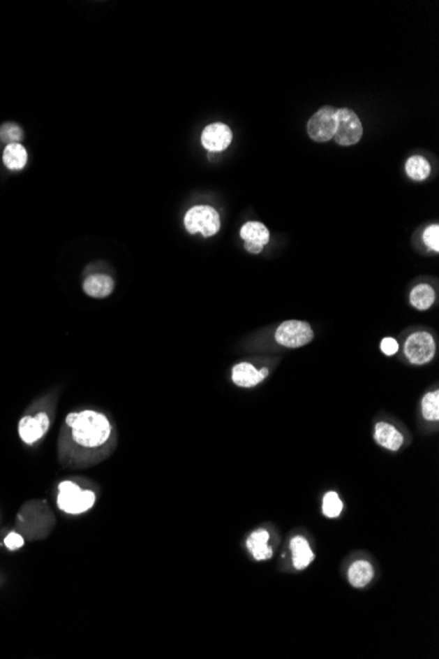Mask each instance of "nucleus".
<instances>
[{"instance_id": "obj_1", "label": "nucleus", "mask_w": 439, "mask_h": 659, "mask_svg": "<svg viewBox=\"0 0 439 659\" xmlns=\"http://www.w3.org/2000/svg\"><path fill=\"white\" fill-rule=\"evenodd\" d=\"M65 424L71 442L84 450L101 449L112 436V425L108 417L92 410L68 414Z\"/></svg>"}, {"instance_id": "obj_2", "label": "nucleus", "mask_w": 439, "mask_h": 659, "mask_svg": "<svg viewBox=\"0 0 439 659\" xmlns=\"http://www.w3.org/2000/svg\"><path fill=\"white\" fill-rule=\"evenodd\" d=\"M96 503V493L91 490H83L75 481H64L58 484L57 505L68 514H82L89 512Z\"/></svg>"}, {"instance_id": "obj_3", "label": "nucleus", "mask_w": 439, "mask_h": 659, "mask_svg": "<svg viewBox=\"0 0 439 659\" xmlns=\"http://www.w3.org/2000/svg\"><path fill=\"white\" fill-rule=\"evenodd\" d=\"M184 226L191 235L212 237L220 231V215L211 205H195L184 216Z\"/></svg>"}, {"instance_id": "obj_4", "label": "nucleus", "mask_w": 439, "mask_h": 659, "mask_svg": "<svg viewBox=\"0 0 439 659\" xmlns=\"http://www.w3.org/2000/svg\"><path fill=\"white\" fill-rule=\"evenodd\" d=\"M337 129L334 134V140L338 145H355L361 141L363 134V126L357 113L349 108H339L337 110Z\"/></svg>"}, {"instance_id": "obj_5", "label": "nucleus", "mask_w": 439, "mask_h": 659, "mask_svg": "<svg viewBox=\"0 0 439 659\" xmlns=\"http://www.w3.org/2000/svg\"><path fill=\"white\" fill-rule=\"evenodd\" d=\"M337 110L333 107H322L309 119L306 131L315 143L330 141L337 129Z\"/></svg>"}, {"instance_id": "obj_6", "label": "nucleus", "mask_w": 439, "mask_h": 659, "mask_svg": "<svg viewBox=\"0 0 439 659\" xmlns=\"http://www.w3.org/2000/svg\"><path fill=\"white\" fill-rule=\"evenodd\" d=\"M312 338L313 331L311 325L299 320L284 321L275 333V340L278 344L291 349L304 347L312 341Z\"/></svg>"}, {"instance_id": "obj_7", "label": "nucleus", "mask_w": 439, "mask_h": 659, "mask_svg": "<svg viewBox=\"0 0 439 659\" xmlns=\"http://www.w3.org/2000/svg\"><path fill=\"white\" fill-rule=\"evenodd\" d=\"M50 428V417L46 411L25 414L17 425L19 437L25 445H34L45 437Z\"/></svg>"}, {"instance_id": "obj_8", "label": "nucleus", "mask_w": 439, "mask_h": 659, "mask_svg": "<svg viewBox=\"0 0 439 659\" xmlns=\"http://www.w3.org/2000/svg\"><path fill=\"white\" fill-rule=\"evenodd\" d=\"M404 352L408 359L415 365L430 362L436 354V342L426 332H416L406 340Z\"/></svg>"}, {"instance_id": "obj_9", "label": "nucleus", "mask_w": 439, "mask_h": 659, "mask_svg": "<svg viewBox=\"0 0 439 659\" xmlns=\"http://www.w3.org/2000/svg\"><path fill=\"white\" fill-rule=\"evenodd\" d=\"M233 133L230 128L223 123H214L204 128L202 144L212 153L223 152L232 144Z\"/></svg>"}, {"instance_id": "obj_10", "label": "nucleus", "mask_w": 439, "mask_h": 659, "mask_svg": "<svg viewBox=\"0 0 439 659\" xmlns=\"http://www.w3.org/2000/svg\"><path fill=\"white\" fill-rule=\"evenodd\" d=\"M269 374V370H257L251 363L242 362L238 363L232 371V379L239 387H254L259 382L265 379Z\"/></svg>"}, {"instance_id": "obj_11", "label": "nucleus", "mask_w": 439, "mask_h": 659, "mask_svg": "<svg viewBox=\"0 0 439 659\" xmlns=\"http://www.w3.org/2000/svg\"><path fill=\"white\" fill-rule=\"evenodd\" d=\"M114 290V282L110 275L95 274L83 282V291L95 299H104Z\"/></svg>"}, {"instance_id": "obj_12", "label": "nucleus", "mask_w": 439, "mask_h": 659, "mask_svg": "<svg viewBox=\"0 0 439 659\" xmlns=\"http://www.w3.org/2000/svg\"><path fill=\"white\" fill-rule=\"evenodd\" d=\"M375 441L380 447L396 451V450H399L400 447H403L404 438H403V435L394 428V425L379 423L375 428Z\"/></svg>"}, {"instance_id": "obj_13", "label": "nucleus", "mask_w": 439, "mask_h": 659, "mask_svg": "<svg viewBox=\"0 0 439 659\" xmlns=\"http://www.w3.org/2000/svg\"><path fill=\"white\" fill-rule=\"evenodd\" d=\"M239 233H241V238L248 245L265 247V245L270 241V232L266 228V225L257 223V222H248V223L244 224Z\"/></svg>"}, {"instance_id": "obj_14", "label": "nucleus", "mask_w": 439, "mask_h": 659, "mask_svg": "<svg viewBox=\"0 0 439 659\" xmlns=\"http://www.w3.org/2000/svg\"><path fill=\"white\" fill-rule=\"evenodd\" d=\"M291 551H292L293 566L297 570H304L315 559V554L306 539L303 537H295L291 541Z\"/></svg>"}, {"instance_id": "obj_15", "label": "nucleus", "mask_w": 439, "mask_h": 659, "mask_svg": "<svg viewBox=\"0 0 439 659\" xmlns=\"http://www.w3.org/2000/svg\"><path fill=\"white\" fill-rule=\"evenodd\" d=\"M270 535L265 529H259L253 532L248 538L246 546L248 551L253 554V557L257 560H265V559L271 558L272 556V549L267 546Z\"/></svg>"}, {"instance_id": "obj_16", "label": "nucleus", "mask_w": 439, "mask_h": 659, "mask_svg": "<svg viewBox=\"0 0 439 659\" xmlns=\"http://www.w3.org/2000/svg\"><path fill=\"white\" fill-rule=\"evenodd\" d=\"M27 162H28V153L22 144H11V145L6 146L3 152V164L6 168L12 171H19L25 168Z\"/></svg>"}, {"instance_id": "obj_17", "label": "nucleus", "mask_w": 439, "mask_h": 659, "mask_svg": "<svg viewBox=\"0 0 439 659\" xmlns=\"http://www.w3.org/2000/svg\"><path fill=\"white\" fill-rule=\"evenodd\" d=\"M373 578L372 566L366 560H358L351 565L349 570V581L354 587H364Z\"/></svg>"}, {"instance_id": "obj_18", "label": "nucleus", "mask_w": 439, "mask_h": 659, "mask_svg": "<svg viewBox=\"0 0 439 659\" xmlns=\"http://www.w3.org/2000/svg\"><path fill=\"white\" fill-rule=\"evenodd\" d=\"M436 300L434 290L429 284H419L410 292V304L418 311H426Z\"/></svg>"}, {"instance_id": "obj_19", "label": "nucleus", "mask_w": 439, "mask_h": 659, "mask_svg": "<svg viewBox=\"0 0 439 659\" xmlns=\"http://www.w3.org/2000/svg\"><path fill=\"white\" fill-rule=\"evenodd\" d=\"M405 170L409 178L418 182L425 180L431 173L430 164L422 156L410 157L406 161Z\"/></svg>"}, {"instance_id": "obj_20", "label": "nucleus", "mask_w": 439, "mask_h": 659, "mask_svg": "<svg viewBox=\"0 0 439 659\" xmlns=\"http://www.w3.org/2000/svg\"><path fill=\"white\" fill-rule=\"evenodd\" d=\"M422 414L429 421L439 419V392H429L422 399Z\"/></svg>"}, {"instance_id": "obj_21", "label": "nucleus", "mask_w": 439, "mask_h": 659, "mask_svg": "<svg viewBox=\"0 0 439 659\" xmlns=\"http://www.w3.org/2000/svg\"><path fill=\"white\" fill-rule=\"evenodd\" d=\"M23 136V129L17 124L6 123L0 126V141L6 143L7 145L20 144Z\"/></svg>"}, {"instance_id": "obj_22", "label": "nucleus", "mask_w": 439, "mask_h": 659, "mask_svg": "<svg viewBox=\"0 0 439 659\" xmlns=\"http://www.w3.org/2000/svg\"><path fill=\"white\" fill-rule=\"evenodd\" d=\"M342 508H343V504L336 492H329L325 495L324 503H322V512L327 517H330V519L338 517L342 512Z\"/></svg>"}, {"instance_id": "obj_23", "label": "nucleus", "mask_w": 439, "mask_h": 659, "mask_svg": "<svg viewBox=\"0 0 439 659\" xmlns=\"http://www.w3.org/2000/svg\"><path fill=\"white\" fill-rule=\"evenodd\" d=\"M424 242L426 244L429 249H431L434 252H439V226L437 224L430 225L425 229Z\"/></svg>"}, {"instance_id": "obj_24", "label": "nucleus", "mask_w": 439, "mask_h": 659, "mask_svg": "<svg viewBox=\"0 0 439 659\" xmlns=\"http://www.w3.org/2000/svg\"><path fill=\"white\" fill-rule=\"evenodd\" d=\"M24 542L25 541H24L23 536H20L19 533H15V532L8 533L7 537L4 538V546L8 550H17V549L23 548Z\"/></svg>"}, {"instance_id": "obj_25", "label": "nucleus", "mask_w": 439, "mask_h": 659, "mask_svg": "<svg viewBox=\"0 0 439 659\" xmlns=\"http://www.w3.org/2000/svg\"><path fill=\"white\" fill-rule=\"evenodd\" d=\"M380 349L384 354L387 356H394L399 352V344L394 338H384L380 344Z\"/></svg>"}]
</instances>
